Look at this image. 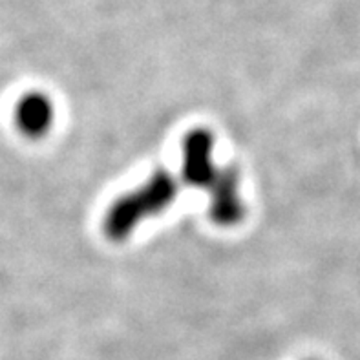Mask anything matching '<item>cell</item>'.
Segmentation results:
<instances>
[{
	"label": "cell",
	"mask_w": 360,
	"mask_h": 360,
	"mask_svg": "<svg viewBox=\"0 0 360 360\" xmlns=\"http://www.w3.org/2000/svg\"><path fill=\"white\" fill-rule=\"evenodd\" d=\"M214 139L205 128L192 130L183 141V176L196 187L212 194V219L219 225H234L245 214L238 196V176L233 169H219L212 161Z\"/></svg>",
	"instance_id": "cell-1"
},
{
	"label": "cell",
	"mask_w": 360,
	"mask_h": 360,
	"mask_svg": "<svg viewBox=\"0 0 360 360\" xmlns=\"http://www.w3.org/2000/svg\"><path fill=\"white\" fill-rule=\"evenodd\" d=\"M55 121V108L42 91H27L15 106V124L27 139H41L50 132Z\"/></svg>",
	"instance_id": "cell-3"
},
{
	"label": "cell",
	"mask_w": 360,
	"mask_h": 360,
	"mask_svg": "<svg viewBox=\"0 0 360 360\" xmlns=\"http://www.w3.org/2000/svg\"><path fill=\"white\" fill-rule=\"evenodd\" d=\"M178 194V183L172 174L160 170L137 191L124 194L110 207L105 219L106 236L119 242L132 234L134 227L143 219L160 214Z\"/></svg>",
	"instance_id": "cell-2"
}]
</instances>
